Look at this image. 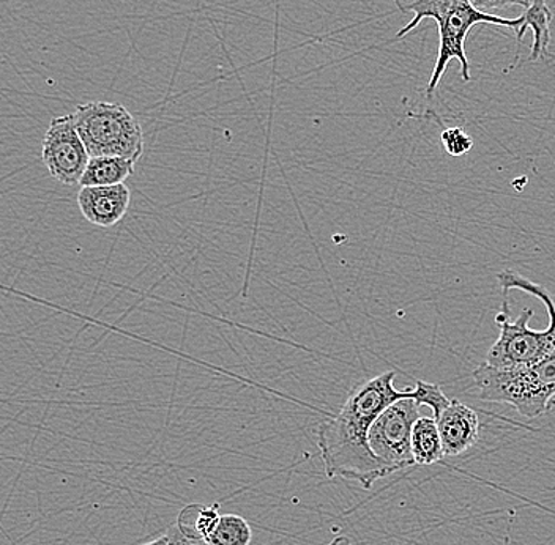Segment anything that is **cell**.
<instances>
[{"label":"cell","instance_id":"1","mask_svg":"<svg viewBox=\"0 0 555 545\" xmlns=\"http://www.w3.org/2000/svg\"><path fill=\"white\" fill-rule=\"evenodd\" d=\"M395 371L367 378L347 395L336 415H328L318 429V446L330 479L356 481L363 489L388 477L387 468L374 456L370 446V430L385 408L401 399H418L416 388L399 391L395 388Z\"/></svg>","mask_w":555,"mask_h":545},{"label":"cell","instance_id":"2","mask_svg":"<svg viewBox=\"0 0 555 545\" xmlns=\"http://www.w3.org/2000/svg\"><path fill=\"white\" fill-rule=\"evenodd\" d=\"M498 281L502 307L495 324L501 335L485 363L495 369L532 366L555 350V298L515 270L498 273Z\"/></svg>","mask_w":555,"mask_h":545},{"label":"cell","instance_id":"3","mask_svg":"<svg viewBox=\"0 0 555 545\" xmlns=\"http://www.w3.org/2000/svg\"><path fill=\"white\" fill-rule=\"evenodd\" d=\"M395 5L399 12L405 13L409 10L414 13V17L399 30L395 40L411 34L426 17H431L439 27V54H437L431 79L426 87L428 99L436 95L440 79L454 59L461 64L464 82H470V62L466 54V40L475 24H494V26L512 27L515 30L520 26V16L506 20V17L489 15L475 9L472 0H395Z\"/></svg>","mask_w":555,"mask_h":545},{"label":"cell","instance_id":"4","mask_svg":"<svg viewBox=\"0 0 555 545\" xmlns=\"http://www.w3.org/2000/svg\"><path fill=\"white\" fill-rule=\"evenodd\" d=\"M475 387L488 402L512 405L533 419L555 407V350L532 366L495 369L483 363L474 371Z\"/></svg>","mask_w":555,"mask_h":545},{"label":"cell","instance_id":"5","mask_svg":"<svg viewBox=\"0 0 555 545\" xmlns=\"http://www.w3.org/2000/svg\"><path fill=\"white\" fill-rule=\"evenodd\" d=\"M73 119L90 158L127 156L139 161L144 154L141 124L119 103L79 104L73 113Z\"/></svg>","mask_w":555,"mask_h":545},{"label":"cell","instance_id":"6","mask_svg":"<svg viewBox=\"0 0 555 545\" xmlns=\"http://www.w3.org/2000/svg\"><path fill=\"white\" fill-rule=\"evenodd\" d=\"M415 399H401L380 413L370 430V446L388 473H397L415 464L412 454V430L418 421Z\"/></svg>","mask_w":555,"mask_h":545},{"label":"cell","instance_id":"7","mask_svg":"<svg viewBox=\"0 0 555 545\" xmlns=\"http://www.w3.org/2000/svg\"><path fill=\"white\" fill-rule=\"evenodd\" d=\"M41 159L51 177L62 185H81L90 155L76 130L73 114L51 121L43 138Z\"/></svg>","mask_w":555,"mask_h":545},{"label":"cell","instance_id":"8","mask_svg":"<svg viewBox=\"0 0 555 545\" xmlns=\"http://www.w3.org/2000/svg\"><path fill=\"white\" fill-rule=\"evenodd\" d=\"M130 187L113 186H82L78 193V205L82 217L90 224L99 228H114L124 220L130 210Z\"/></svg>","mask_w":555,"mask_h":545},{"label":"cell","instance_id":"9","mask_svg":"<svg viewBox=\"0 0 555 545\" xmlns=\"http://www.w3.org/2000/svg\"><path fill=\"white\" fill-rule=\"evenodd\" d=\"M446 456L466 454L480 439V418L477 410L453 399L437 418Z\"/></svg>","mask_w":555,"mask_h":545},{"label":"cell","instance_id":"10","mask_svg":"<svg viewBox=\"0 0 555 545\" xmlns=\"http://www.w3.org/2000/svg\"><path fill=\"white\" fill-rule=\"evenodd\" d=\"M553 12L547 7L546 0H532L529 9L524 10L520 15V26L516 30V40H518V51H516L515 61H513L509 72L519 64L520 43H522L524 34L527 29L533 30V44L530 51L529 61L537 62L544 57H554L550 52L551 23H553Z\"/></svg>","mask_w":555,"mask_h":545},{"label":"cell","instance_id":"11","mask_svg":"<svg viewBox=\"0 0 555 545\" xmlns=\"http://www.w3.org/2000/svg\"><path fill=\"white\" fill-rule=\"evenodd\" d=\"M138 159L127 156H95L90 158L81 186L121 185L133 176Z\"/></svg>","mask_w":555,"mask_h":545},{"label":"cell","instance_id":"12","mask_svg":"<svg viewBox=\"0 0 555 545\" xmlns=\"http://www.w3.org/2000/svg\"><path fill=\"white\" fill-rule=\"evenodd\" d=\"M412 454L416 465L437 464L446 457L436 418L420 416L412 430Z\"/></svg>","mask_w":555,"mask_h":545},{"label":"cell","instance_id":"13","mask_svg":"<svg viewBox=\"0 0 555 545\" xmlns=\"http://www.w3.org/2000/svg\"><path fill=\"white\" fill-rule=\"evenodd\" d=\"M220 519V505L204 506L196 503L183 508L176 523L189 536L203 537L207 541L217 529Z\"/></svg>","mask_w":555,"mask_h":545},{"label":"cell","instance_id":"14","mask_svg":"<svg viewBox=\"0 0 555 545\" xmlns=\"http://www.w3.org/2000/svg\"><path fill=\"white\" fill-rule=\"evenodd\" d=\"M253 530L238 514H223L217 529L208 537V545H249Z\"/></svg>","mask_w":555,"mask_h":545},{"label":"cell","instance_id":"15","mask_svg":"<svg viewBox=\"0 0 555 545\" xmlns=\"http://www.w3.org/2000/svg\"><path fill=\"white\" fill-rule=\"evenodd\" d=\"M416 391H418V402L420 405H426L434 412V418H439L442 415L443 410L449 407L451 404V399L447 398L446 392L442 391V388L436 384H429V381L425 380H416L415 381Z\"/></svg>","mask_w":555,"mask_h":545},{"label":"cell","instance_id":"16","mask_svg":"<svg viewBox=\"0 0 555 545\" xmlns=\"http://www.w3.org/2000/svg\"><path fill=\"white\" fill-rule=\"evenodd\" d=\"M440 139H442L443 151L454 158L468 154L474 147V139L460 127L447 128Z\"/></svg>","mask_w":555,"mask_h":545},{"label":"cell","instance_id":"17","mask_svg":"<svg viewBox=\"0 0 555 545\" xmlns=\"http://www.w3.org/2000/svg\"><path fill=\"white\" fill-rule=\"evenodd\" d=\"M472 3H474L475 9L480 10V12L494 15L492 12H498V10H503L512 5L524 7V10L529 9L532 0H472Z\"/></svg>","mask_w":555,"mask_h":545},{"label":"cell","instance_id":"18","mask_svg":"<svg viewBox=\"0 0 555 545\" xmlns=\"http://www.w3.org/2000/svg\"><path fill=\"white\" fill-rule=\"evenodd\" d=\"M166 536H168L169 545H208L207 541L203 540V537L189 536V534L183 533L177 527V523L168 530Z\"/></svg>","mask_w":555,"mask_h":545},{"label":"cell","instance_id":"19","mask_svg":"<svg viewBox=\"0 0 555 545\" xmlns=\"http://www.w3.org/2000/svg\"><path fill=\"white\" fill-rule=\"evenodd\" d=\"M328 545H353L352 541L349 540V537L346 536H338L335 537V540L332 541Z\"/></svg>","mask_w":555,"mask_h":545},{"label":"cell","instance_id":"20","mask_svg":"<svg viewBox=\"0 0 555 545\" xmlns=\"http://www.w3.org/2000/svg\"><path fill=\"white\" fill-rule=\"evenodd\" d=\"M141 545H169L168 543V536H162V537H156V540L154 541H149V543H144V544H141Z\"/></svg>","mask_w":555,"mask_h":545}]
</instances>
